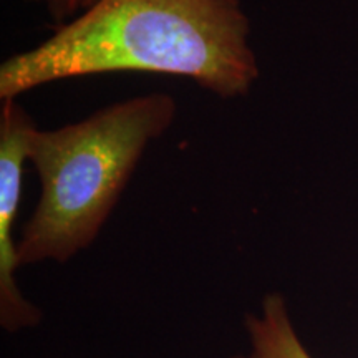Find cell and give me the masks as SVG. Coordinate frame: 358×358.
I'll return each instance as SVG.
<instances>
[{"label":"cell","instance_id":"2","mask_svg":"<svg viewBox=\"0 0 358 358\" xmlns=\"http://www.w3.org/2000/svg\"><path fill=\"white\" fill-rule=\"evenodd\" d=\"M178 113L176 100L150 93L55 129L35 128L27 163L40 178V199L17 241L19 264H65L95 243L151 141Z\"/></svg>","mask_w":358,"mask_h":358},{"label":"cell","instance_id":"4","mask_svg":"<svg viewBox=\"0 0 358 358\" xmlns=\"http://www.w3.org/2000/svg\"><path fill=\"white\" fill-rule=\"evenodd\" d=\"M249 352L231 358H313L299 337L280 294H267L259 312L245 317Z\"/></svg>","mask_w":358,"mask_h":358},{"label":"cell","instance_id":"1","mask_svg":"<svg viewBox=\"0 0 358 358\" xmlns=\"http://www.w3.org/2000/svg\"><path fill=\"white\" fill-rule=\"evenodd\" d=\"M140 71L182 77L224 100L259 78L243 0H96L0 65V100L42 85Z\"/></svg>","mask_w":358,"mask_h":358},{"label":"cell","instance_id":"3","mask_svg":"<svg viewBox=\"0 0 358 358\" xmlns=\"http://www.w3.org/2000/svg\"><path fill=\"white\" fill-rule=\"evenodd\" d=\"M37 128L34 118L17 101L2 100L0 110V325L8 334L38 325L40 308L29 301L17 284L20 267L13 237L22 199V179L27 163L29 136Z\"/></svg>","mask_w":358,"mask_h":358},{"label":"cell","instance_id":"5","mask_svg":"<svg viewBox=\"0 0 358 358\" xmlns=\"http://www.w3.org/2000/svg\"><path fill=\"white\" fill-rule=\"evenodd\" d=\"M29 2L45 7L52 19L62 25L92 7L96 0H29Z\"/></svg>","mask_w":358,"mask_h":358}]
</instances>
